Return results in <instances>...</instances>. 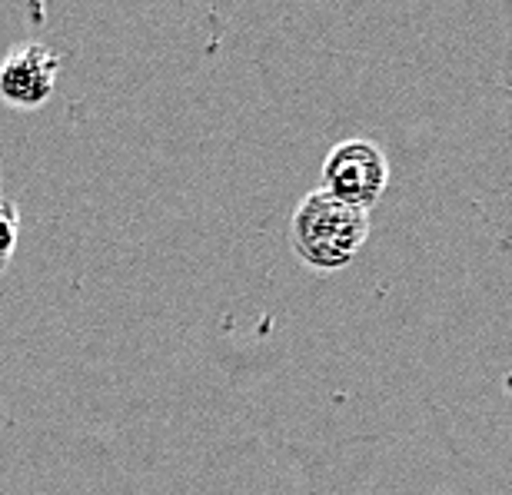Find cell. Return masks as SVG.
Returning <instances> with one entry per match:
<instances>
[{"label":"cell","instance_id":"cell-1","mask_svg":"<svg viewBox=\"0 0 512 495\" xmlns=\"http://www.w3.org/2000/svg\"><path fill=\"white\" fill-rule=\"evenodd\" d=\"M370 236V213L313 190L293 210L290 240L296 256L313 270H343Z\"/></svg>","mask_w":512,"mask_h":495},{"label":"cell","instance_id":"cell-2","mask_svg":"<svg viewBox=\"0 0 512 495\" xmlns=\"http://www.w3.org/2000/svg\"><path fill=\"white\" fill-rule=\"evenodd\" d=\"M389 180L386 153L373 140H343L326 153L323 163V190L330 197L356 206V210H370L383 197Z\"/></svg>","mask_w":512,"mask_h":495},{"label":"cell","instance_id":"cell-3","mask_svg":"<svg viewBox=\"0 0 512 495\" xmlns=\"http://www.w3.org/2000/svg\"><path fill=\"white\" fill-rule=\"evenodd\" d=\"M60 54L47 44H14L0 60V100L17 110L44 107L57 87Z\"/></svg>","mask_w":512,"mask_h":495},{"label":"cell","instance_id":"cell-4","mask_svg":"<svg viewBox=\"0 0 512 495\" xmlns=\"http://www.w3.org/2000/svg\"><path fill=\"white\" fill-rule=\"evenodd\" d=\"M17 233H20V213L14 200L0 197V270L10 263V256L17 250Z\"/></svg>","mask_w":512,"mask_h":495}]
</instances>
